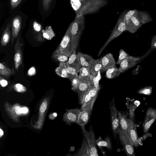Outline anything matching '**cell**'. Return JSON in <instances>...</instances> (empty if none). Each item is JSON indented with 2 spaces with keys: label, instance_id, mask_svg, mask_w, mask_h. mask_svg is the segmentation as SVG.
Returning <instances> with one entry per match:
<instances>
[{
  "label": "cell",
  "instance_id": "cell-45",
  "mask_svg": "<svg viewBox=\"0 0 156 156\" xmlns=\"http://www.w3.org/2000/svg\"><path fill=\"white\" fill-rule=\"evenodd\" d=\"M47 106V104L46 102L45 101L43 102L40 107V112L41 113H44L46 110Z\"/></svg>",
  "mask_w": 156,
  "mask_h": 156
},
{
  "label": "cell",
  "instance_id": "cell-3",
  "mask_svg": "<svg viewBox=\"0 0 156 156\" xmlns=\"http://www.w3.org/2000/svg\"><path fill=\"white\" fill-rule=\"evenodd\" d=\"M126 11H124L120 14L110 36L100 50L98 52V56L100 55L110 42L120 35L124 31H126V24L124 19Z\"/></svg>",
  "mask_w": 156,
  "mask_h": 156
},
{
  "label": "cell",
  "instance_id": "cell-25",
  "mask_svg": "<svg viewBox=\"0 0 156 156\" xmlns=\"http://www.w3.org/2000/svg\"><path fill=\"white\" fill-rule=\"evenodd\" d=\"M97 145L100 149L103 147H106L110 151L112 149V146L111 140L109 136H107L103 140L101 136L96 140Z\"/></svg>",
  "mask_w": 156,
  "mask_h": 156
},
{
  "label": "cell",
  "instance_id": "cell-22",
  "mask_svg": "<svg viewBox=\"0 0 156 156\" xmlns=\"http://www.w3.org/2000/svg\"><path fill=\"white\" fill-rule=\"evenodd\" d=\"M118 115L119 120L120 129L128 134L127 112L119 111Z\"/></svg>",
  "mask_w": 156,
  "mask_h": 156
},
{
  "label": "cell",
  "instance_id": "cell-34",
  "mask_svg": "<svg viewBox=\"0 0 156 156\" xmlns=\"http://www.w3.org/2000/svg\"><path fill=\"white\" fill-rule=\"evenodd\" d=\"M66 71L67 78L71 80L73 77L79 76L78 72L74 68L69 66H66Z\"/></svg>",
  "mask_w": 156,
  "mask_h": 156
},
{
  "label": "cell",
  "instance_id": "cell-32",
  "mask_svg": "<svg viewBox=\"0 0 156 156\" xmlns=\"http://www.w3.org/2000/svg\"><path fill=\"white\" fill-rule=\"evenodd\" d=\"M12 74V72L10 68L0 63V74L3 76L7 78L9 77Z\"/></svg>",
  "mask_w": 156,
  "mask_h": 156
},
{
  "label": "cell",
  "instance_id": "cell-31",
  "mask_svg": "<svg viewBox=\"0 0 156 156\" xmlns=\"http://www.w3.org/2000/svg\"><path fill=\"white\" fill-rule=\"evenodd\" d=\"M52 58L58 62H66L68 60L69 57L61 54L59 51L58 48L53 52Z\"/></svg>",
  "mask_w": 156,
  "mask_h": 156
},
{
  "label": "cell",
  "instance_id": "cell-21",
  "mask_svg": "<svg viewBox=\"0 0 156 156\" xmlns=\"http://www.w3.org/2000/svg\"><path fill=\"white\" fill-rule=\"evenodd\" d=\"M91 111L89 110H80L76 123L81 126L85 125L89 121Z\"/></svg>",
  "mask_w": 156,
  "mask_h": 156
},
{
  "label": "cell",
  "instance_id": "cell-39",
  "mask_svg": "<svg viewBox=\"0 0 156 156\" xmlns=\"http://www.w3.org/2000/svg\"><path fill=\"white\" fill-rule=\"evenodd\" d=\"M15 111L17 114L20 115L27 113L28 112V109L26 107L21 108L19 106H17L15 108Z\"/></svg>",
  "mask_w": 156,
  "mask_h": 156
},
{
  "label": "cell",
  "instance_id": "cell-4",
  "mask_svg": "<svg viewBox=\"0 0 156 156\" xmlns=\"http://www.w3.org/2000/svg\"><path fill=\"white\" fill-rule=\"evenodd\" d=\"M72 25V22L69 25L58 48L59 51L61 54L69 57L73 52L71 44Z\"/></svg>",
  "mask_w": 156,
  "mask_h": 156
},
{
  "label": "cell",
  "instance_id": "cell-5",
  "mask_svg": "<svg viewBox=\"0 0 156 156\" xmlns=\"http://www.w3.org/2000/svg\"><path fill=\"white\" fill-rule=\"evenodd\" d=\"M109 105L112 130L113 137L116 140V134H118L120 130L119 119L117 117L119 111L115 106L114 98L109 102Z\"/></svg>",
  "mask_w": 156,
  "mask_h": 156
},
{
  "label": "cell",
  "instance_id": "cell-38",
  "mask_svg": "<svg viewBox=\"0 0 156 156\" xmlns=\"http://www.w3.org/2000/svg\"><path fill=\"white\" fill-rule=\"evenodd\" d=\"M136 10V9L131 10L128 11L126 10L124 16V19L126 24L134 15Z\"/></svg>",
  "mask_w": 156,
  "mask_h": 156
},
{
  "label": "cell",
  "instance_id": "cell-41",
  "mask_svg": "<svg viewBox=\"0 0 156 156\" xmlns=\"http://www.w3.org/2000/svg\"><path fill=\"white\" fill-rule=\"evenodd\" d=\"M14 89L19 92H24L26 90V88L22 84L17 83L14 86Z\"/></svg>",
  "mask_w": 156,
  "mask_h": 156
},
{
  "label": "cell",
  "instance_id": "cell-19",
  "mask_svg": "<svg viewBox=\"0 0 156 156\" xmlns=\"http://www.w3.org/2000/svg\"><path fill=\"white\" fill-rule=\"evenodd\" d=\"M77 53L82 67L90 69L91 65L95 59L90 55L81 52Z\"/></svg>",
  "mask_w": 156,
  "mask_h": 156
},
{
  "label": "cell",
  "instance_id": "cell-47",
  "mask_svg": "<svg viewBox=\"0 0 156 156\" xmlns=\"http://www.w3.org/2000/svg\"><path fill=\"white\" fill-rule=\"evenodd\" d=\"M0 83L2 87H5L8 84L7 81L1 76H0Z\"/></svg>",
  "mask_w": 156,
  "mask_h": 156
},
{
  "label": "cell",
  "instance_id": "cell-10",
  "mask_svg": "<svg viewBox=\"0 0 156 156\" xmlns=\"http://www.w3.org/2000/svg\"><path fill=\"white\" fill-rule=\"evenodd\" d=\"M128 135L131 140L134 147H136L140 144L138 137L136 126L133 120L131 119H127Z\"/></svg>",
  "mask_w": 156,
  "mask_h": 156
},
{
  "label": "cell",
  "instance_id": "cell-2",
  "mask_svg": "<svg viewBox=\"0 0 156 156\" xmlns=\"http://www.w3.org/2000/svg\"><path fill=\"white\" fill-rule=\"evenodd\" d=\"M72 22L71 29L72 49L73 52L76 50L80 37L84 30L85 21L84 16L76 15Z\"/></svg>",
  "mask_w": 156,
  "mask_h": 156
},
{
  "label": "cell",
  "instance_id": "cell-1",
  "mask_svg": "<svg viewBox=\"0 0 156 156\" xmlns=\"http://www.w3.org/2000/svg\"><path fill=\"white\" fill-rule=\"evenodd\" d=\"M108 3L107 0H70L72 7L77 16L96 13Z\"/></svg>",
  "mask_w": 156,
  "mask_h": 156
},
{
  "label": "cell",
  "instance_id": "cell-30",
  "mask_svg": "<svg viewBox=\"0 0 156 156\" xmlns=\"http://www.w3.org/2000/svg\"><path fill=\"white\" fill-rule=\"evenodd\" d=\"M66 68V62H60L59 64V66L56 68L55 69V73L61 77L67 78Z\"/></svg>",
  "mask_w": 156,
  "mask_h": 156
},
{
  "label": "cell",
  "instance_id": "cell-33",
  "mask_svg": "<svg viewBox=\"0 0 156 156\" xmlns=\"http://www.w3.org/2000/svg\"><path fill=\"white\" fill-rule=\"evenodd\" d=\"M43 36L48 40H50L55 35V33L50 26L47 27L45 30L42 31Z\"/></svg>",
  "mask_w": 156,
  "mask_h": 156
},
{
  "label": "cell",
  "instance_id": "cell-26",
  "mask_svg": "<svg viewBox=\"0 0 156 156\" xmlns=\"http://www.w3.org/2000/svg\"><path fill=\"white\" fill-rule=\"evenodd\" d=\"M102 58L95 59L93 62L90 70L91 74L95 76L102 70V66L101 62Z\"/></svg>",
  "mask_w": 156,
  "mask_h": 156
},
{
  "label": "cell",
  "instance_id": "cell-9",
  "mask_svg": "<svg viewBox=\"0 0 156 156\" xmlns=\"http://www.w3.org/2000/svg\"><path fill=\"white\" fill-rule=\"evenodd\" d=\"M156 119V109L148 107L147 110L143 124L144 133H147L150 127Z\"/></svg>",
  "mask_w": 156,
  "mask_h": 156
},
{
  "label": "cell",
  "instance_id": "cell-46",
  "mask_svg": "<svg viewBox=\"0 0 156 156\" xmlns=\"http://www.w3.org/2000/svg\"><path fill=\"white\" fill-rule=\"evenodd\" d=\"M36 73V69L34 67H31L28 70V75L31 76L34 75Z\"/></svg>",
  "mask_w": 156,
  "mask_h": 156
},
{
  "label": "cell",
  "instance_id": "cell-11",
  "mask_svg": "<svg viewBox=\"0 0 156 156\" xmlns=\"http://www.w3.org/2000/svg\"><path fill=\"white\" fill-rule=\"evenodd\" d=\"M141 59V57H134L129 56L124 59L119 65V69L121 73H122L135 66L139 62Z\"/></svg>",
  "mask_w": 156,
  "mask_h": 156
},
{
  "label": "cell",
  "instance_id": "cell-27",
  "mask_svg": "<svg viewBox=\"0 0 156 156\" xmlns=\"http://www.w3.org/2000/svg\"><path fill=\"white\" fill-rule=\"evenodd\" d=\"M100 71L96 75L94 76L91 74L89 80L90 85V90L95 89L100 86L99 82L101 79Z\"/></svg>",
  "mask_w": 156,
  "mask_h": 156
},
{
  "label": "cell",
  "instance_id": "cell-24",
  "mask_svg": "<svg viewBox=\"0 0 156 156\" xmlns=\"http://www.w3.org/2000/svg\"><path fill=\"white\" fill-rule=\"evenodd\" d=\"M11 23H9L7 25L2 34L1 44L2 46H6L9 43L10 39Z\"/></svg>",
  "mask_w": 156,
  "mask_h": 156
},
{
  "label": "cell",
  "instance_id": "cell-8",
  "mask_svg": "<svg viewBox=\"0 0 156 156\" xmlns=\"http://www.w3.org/2000/svg\"><path fill=\"white\" fill-rule=\"evenodd\" d=\"M118 134L126 154L127 156H135L134 146L128 134L120 130Z\"/></svg>",
  "mask_w": 156,
  "mask_h": 156
},
{
  "label": "cell",
  "instance_id": "cell-42",
  "mask_svg": "<svg viewBox=\"0 0 156 156\" xmlns=\"http://www.w3.org/2000/svg\"><path fill=\"white\" fill-rule=\"evenodd\" d=\"M22 0H10L11 8L13 9L17 7Z\"/></svg>",
  "mask_w": 156,
  "mask_h": 156
},
{
  "label": "cell",
  "instance_id": "cell-12",
  "mask_svg": "<svg viewBox=\"0 0 156 156\" xmlns=\"http://www.w3.org/2000/svg\"><path fill=\"white\" fill-rule=\"evenodd\" d=\"M90 90V85L89 80L81 81L76 91L78 94L79 103L81 105L83 103L86 94Z\"/></svg>",
  "mask_w": 156,
  "mask_h": 156
},
{
  "label": "cell",
  "instance_id": "cell-36",
  "mask_svg": "<svg viewBox=\"0 0 156 156\" xmlns=\"http://www.w3.org/2000/svg\"><path fill=\"white\" fill-rule=\"evenodd\" d=\"M129 55L123 49H121L119 51V55L116 64L120 65L124 59Z\"/></svg>",
  "mask_w": 156,
  "mask_h": 156
},
{
  "label": "cell",
  "instance_id": "cell-40",
  "mask_svg": "<svg viewBox=\"0 0 156 156\" xmlns=\"http://www.w3.org/2000/svg\"><path fill=\"white\" fill-rule=\"evenodd\" d=\"M42 1L43 9L47 12L49 9L52 0H42Z\"/></svg>",
  "mask_w": 156,
  "mask_h": 156
},
{
  "label": "cell",
  "instance_id": "cell-14",
  "mask_svg": "<svg viewBox=\"0 0 156 156\" xmlns=\"http://www.w3.org/2000/svg\"><path fill=\"white\" fill-rule=\"evenodd\" d=\"M14 61L15 69L17 70L23 62L21 44L19 36L16 42L15 46Z\"/></svg>",
  "mask_w": 156,
  "mask_h": 156
},
{
  "label": "cell",
  "instance_id": "cell-35",
  "mask_svg": "<svg viewBox=\"0 0 156 156\" xmlns=\"http://www.w3.org/2000/svg\"><path fill=\"white\" fill-rule=\"evenodd\" d=\"M152 87L151 86H146L138 90L137 93L139 94L149 95L152 93Z\"/></svg>",
  "mask_w": 156,
  "mask_h": 156
},
{
  "label": "cell",
  "instance_id": "cell-7",
  "mask_svg": "<svg viewBox=\"0 0 156 156\" xmlns=\"http://www.w3.org/2000/svg\"><path fill=\"white\" fill-rule=\"evenodd\" d=\"M100 86L95 89L90 90L86 95L80 110H89L92 111L94 102L96 100Z\"/></svg>",
  "mask_w": 156,
  "mask_h": 156
},
{
  "label": "cell",
  "instance_id": "cell-43",
  "mask_svg": "<svg viewBox=\"0 0 156 156\" xmlns=\"http://www.w3.org/2000/svg\"><path fill=\"white\" fill-rule=\"evenodd\" d=\"M33 27L34 30L36 32H39L41 29V25L36 21H34L33 24Z\"/></svg>",
  "mask_w": 156,
  "mask_h": 156
},
{
  "label": "cell",
  "instance_id": "cell-37",
  "mask_svg": "<svg viewBox=\"0 0 156 156\" xmlns=\"http://www.w3.org/2000/svg\"><path fill=\"white\" fill-rule=\"evenodd\" d=\"M72 85V89L76 91V89L81 81L79 76L73 77L71 80Z\"/></svg>",
  "mask_w": 156,
  "mask_h": 156
},
{
  "label": "cell",
  "instance_id": "cell-16",
  "mask_svg": "<svg viewBox=\"0 0 156 156\" xmlns=\"http://www.w3.org/2000/svg\"><path fill=\"white\" fill-rule=\"evenodd\" d=\"M76 50H74L66 62V66H69L75 69L78 72L82 67Z\"/></svg>",
  "mask_w": 156,
  "mask_h": 156
},
{
  "label": "cell",
  "instance_id": "cell-48",
  "mask_svg": "<svg viewBox=\"0 0 156 156\" xmlns=\"http://www.w3.org/2000/svg\"><path fill=\"white\" fill-rule=\"evenodd\" d=\"M0 137H1L3 135V132L1 129H0Z\"/></svg>",
  "mask_w": 156,
  "mask_h": 156
},
{
  "label": "cell",
  "instance_id": "cell-18",
  "mask_svg": "<svg viewBox=\"0 0 156 156\" xmlns=\"http://www.w3.org/2000/svg\"><path fill=\"white\" fill-rule=\"evenodd\" d=\"M80 110L78 108L70 109L67 111L64 116L65 121L69 124L76 123Z\"/></svg>",
  "mask_w": 156,
  "mask_h": 156
},
{
  "label": "cell",
  "instance_id": "cell-20",
  "mask_svg": "<svg viewBox=\"0 0 156 156\" xmlns=\"http://www.w3.org/2000/svg\"><path fill=\"white\" fill-rule=\"evenodd\" d=\"M74 155L77 156H94L84 136L83 137L81 147L76 152Z\"/></svg>",
  "mask_w": 156,
  "mask_h": 156
},
{
  "label": "cell",
  "instance_id": "cell-28",
  "mask_svg": "<svg viewBox=\"0 0 156 156\" xmlns=\"http://www.w3.org/2000/svg\"><path fill=\"white\" fill-rule=\"evenodd\" d=\"M79 72V77L81 81H88L89 80L91 75L90 69L82 67Z\"/></svg>",
  "mask_w": 156,
  "mask_h": 156
},
{
  "label": "cell",
  "instance_id": "cell-6",
  "mask_svg": "<svg viewBox=\"0 0 156 156\" xmlns=\"http://www.w3.org/2000/svg\"><path fill=\"white\" fill-rule=\"evenodd\" d=\"M81 129L82 133L94 156H98L96 147V140L92 126H90L88 131L86 130L84 125L81 126Z\"/></svg>",
  "mask_w": 156,
  "mask_h": 156
},
{
  "label": "cell",
  "instance_id": "cell-13",
  "mask_svg": "<svg viewBox=\"0 0 156 156\" xmlns=\"http://www.w3.org/2000/svg\"><path fill=\"white\" fill-rule=\"evenodd\" d=\"M142 25L135 12L126 23V31H128L131 33H134Z\"/></svg>",
  "mask_w": 156,
  "mask_h": 156
},
{
  "label": "cell",
  "instance_id": "cell-15",
  "mask_svg": "<svg viewBox=\"0 0 156 156\" xmlns=\"http://www.w3.org/2000/svg\"><path fill=\"white\" fill-rule=\"evenodd\" d=\"M21 24V17L17 15L14 17L12 21V28L11 44H13L14 40L17 38L20 32Z\"/></svg>",
  "mask_w": 156,
  "mask_h": 156
},
{
  "label": "cell",
  "instance_id": "cell-17",
  "mask_svg": "<svg viewBox=\"0 0 156 156\" xmlns=\"http://www.w3.org/2000/svg\"><path fill=\"white\" fill-rule=\"evenodd\" d=\"M101 62L103 71H106L110 68L116 66V64L114 56L111 53L106 54L102 58Z\"/></svg>",
  "mask_w": 156,
  "mask_h": 156
},
{
  "label": "cell",
  "instance_id": "cell-44",
  "mask_svg": "<svg viewBox=\"0 0 156 156\" xmlns=\"http://www.w3.org/2000/svg\"><path fill=\"white\" fill-rule=\"evenodd\" d=\"M151 48L152 49H156V34L152 37Z\"/></svg>",
  "mask_w": 156,
  "mask_h": 156
},
{
  "label": "cell",
  "instance_id": "cell-49",
  "mask_svg": "<svg viewBox=\"0 0 156 156\" xmlns=\"http://www.w3.org/2000/svg\"><path fill=\"white\" fill-rule=\"evenodd\" d=\"M53 115L55 116L56 117L57 116V114L56 113H53Z\"/></svg>",
  "mask_w": 156,
  "mask_h": 156
},
{
  "label": "cell",
  "instance_id": "cell-29",
  "mask_svg": "<svg viewBox=\"0 0 156 156\" xmlns=\"http://www.w3.org/2000/svg\"><path fill=\"white\" fill-rule=\"evenodd\" d=\"M121 73L119 69L115 66L106 71V77L109 79H113L119 76Z\"/></svg>",
  "mask_w": 156,
  "mask_h": 156
},
{
  "label": "cell",
  "instance_id": "cell-23",
  "mask_svg": "<svg viewBox=\"0 0 156 156\" xmlns=\"http://www.w3.org/2000/svg\"><path fill=\"white\" fill-rule=\"evenodd\" d=\"M136 12L140 21L142 25L153 21L151 16L147 11H138L137 10Z\"/></svg>",
  "mask_w": 156,
  "mask_h": 156
}]
</instances>
